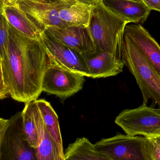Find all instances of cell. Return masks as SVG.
<instances>
[{
	"instance_id": "8992f818",
	"label": "cell",
	"mask_w": 160,
	"mask_h": 160,
	"mask_svg": "<svg viewBox=\"0 0 160 160\" xmlns=\"http://www.w3.org/2000/svg\"><path fill=\"white\" fill-rule=\"evenodd\" d=\"M0 160H38L36 149L24 135L22 112L8 119L0 144Z\"/></svg>"
},
{
	"instance_id": "9c48e42d",
	"label": "cell",
	"mask_w": 160,
	"mask_h": 160,
	"mask_svg": "<svg viewBox=\"0 0 160 160\" xmlns=\"http://www.w3.org/2000/svg\"><path fill=\"white\" fill-rule=\"evenodd\" d=\"M40 40L48 56L56 64L70 71L89 78V72L81 54L58 42L47 34L45 31Z\"/></svg>"
},
{
	"instance_id": "4fadbf2b",
	"label": "cell",
	"mask_w": 160,
	"mask_h": 160,
	"mask_svg": "<svg viewBox=\"0 0 160 160\" xmlns=\"http://www.w3.org/2000/svg\"><path fill=\"white\" fill-rule=\"evenodd\" d=\"M33 115L38 133V146L36 149L38 160H53L59 155H64L48 131L38 107L36 100L32 101Z\"/></svg>"
},
{
	"instance_id": "ba28073f",
	"label": "cell",
	"mask_w": 160,
	"mask_h": 160,
	"mask_svg": "<svg viewBox=\"0 0 160 160\" xmlns=\"http://www.w3.org/2000/svg\"><path fill=\"white\" fill-rule=\"evenodd\" d=\"M75 0H57L50 3L36 1L21 0L20 8L45 31L50 26H68L60 18L59 12L62 8L76 2Z\"/></svg>"
},
{
	"instance_id": "1f68e13d",
	"label": "cell",
	"mask_w": 160,
	"mask_h": 160,
	"mask_svg": "<svg viewBox=\"0 0 160 160\" xmlns=\"http://www.w3.org/2000/svg\"><path fill=\"white\" fill-rule=\"evenodd\" d=\"M134 1H142V0H134Z\"/></svg>"
},
{
	"instance_id": "7c38bea8",
	"label": "cell",
	"mask_w": 160,
	"mask_h": 160,
	"mask_svg": "<svg viewBox=\"0 0 160 160\" xmlns=\"http://www.w3.org/2000/svg\"><path fill=\"white\" fill-rule=\"evenodd\" d=\"M81 55L91 78L116 76L123 71L125 66L122 60L108 52L96 50L92 54Z\"/></svg>"
},
{
	"instance_id": "e0dca14e",
	"label": "cell",
	"mask_w": 160,
	"mask_h": 160,
	"mask_svg": "<svg viewBox=\"0 0 160 160\" xmlns=\"http://www.w3.org/2000/svg\"><path fill=\"white\" fill-rule=\"evenodd\" d=\"M66 160H113L98 151L87 138H78L64 153Z\"/></svg>"
},
{
	"instance_id": "ffe728a7",
	"label": "cell",
	"mask_w": 160,
	"mask_h": 160,
	"mask_svg": "<svg viewBox=\"0 0 160 160\" xmlns=\"http://www.w3.org/2000/svg\"><path fill=\"white\" fill-rule=\"evenodd\" d=\"M9 22L3 15L0 13V56L3 58L6 51L8 38Z\"/></svg>"
},
{
	"instance_id": "9a60e30c",
	"label": "cell",
	"mask_w": 160,
	"mask_h": 160,
	"mask_svg": "<svg viewBox=\"0 0 160 160\" xmlns=\"http://www.w3.org/2000/svg\"><path fill=\"white\" fill-rule=\"evenodd\" d=\"M2 14L9 24L23 35L32 39H40L44 30L30 18L19 6L4 4Z\"/></svg>"
},
{
	"instance_id": "5bb4252c",
	"label": "cell",
	"mask_w": 160,
	"mask_h": 160,
	"mask_svg": "<svg viewBox=\"0 0 160 160\" xmlns=\"http://www.w3.org/2000/svg\"><path fill=\"white\" fill-rule=\"evenodd\" d=\"M103 4L116 15L128 22L136 24L147 20L151 10L142 1L134 0H102Z\"/></svg>"
},
{
	"instance_id": "603a6c76",
	"label": "cell",
	"mask_w": 160,
	"mask_h": 160,
	"mask_svg": "<svg viewBox=\"0 0 160 160\" xmlns=\"http://www.w3.org/2000/svg\"><path fill=\"white\" fill-rule=\"evenodd\" d=\"M150 10L160 12V0H142Z\"/></svg>"
},
{
	"instance_id": "f1b7e54d",
	"label": "cell",
	"mask_w": 160,
	"mask_h": 160,
	"mask_svg": "<svg viewBox=\"0 0 160 160\" xmlns=\"http://www.w3.org/2000/svg\"><path fill=\"white\" fill-rule=\"evenodd\" d=\"M41 1L44 2L50 3L52 2H56L57 0H41Z\"/></svg>"
},
{
	"instance_id": "83f0119b",
	"label": "cell",
	"mask_w": 160,
	"mask_h": 160,
	"mask_svg": "<svg viewBox=\"0 0 160 160\" xmlns=\"http://www.w3.org/2000/svg\"><path fill=\"white\" fill-rule=\"evenodd\" d=\"M4 2V0H0V13L2 12Z\"/></svg>"
},
{
	"instance_id": "3957f363",
	"label": "cell",
	"mask_w": 160,
	"mask_h": 160,
	"mask_svg": "<svg viewBox=\"0 0 160 160\" xmlns=\"http://www.w3.org/2000/svg\"><path fill=\"white\" fill-rule=\"evenodd\" d=\"M124 65L134 76L142 91L143 103L160 109V76L135 44L124 35L121 52Z\"/></svg>"
},
{
	"instance_id": "d6986e66",
	"label": "cell",
	"mask_w": 160,
	"mask_h": 160,
	"mask_svg": "<svg viewBox=\"0 0 160 160\" xmlns=\"http://www.w3.org/2000/svg\"><path fill=\"white\" fill-rule=\"evenodd\" d=\"M22 113L23 131L25 138L29 144L36 149L37 148L38 140L32 110V101L25 103Z\"/></svg>"
},
{
	"instance_id": "5b68a950",
	"label": "cell",
	"mask_w": 160,
	"mask_h": 160,
	"mask_svg": "<svg viewBox=\"0 0 160 160\" xmlns=\"http://www.w3.org/2000/svg\"><path fill=\"white\" fill-rule=\"evenodd\" d=\"M115 122L126 134L147 138L160 137V109L143 103L138 108L123 110Z\"/></svg>"
},
{
	"instance_id": "cb8c5ba5",
	"label": "cell",
	"mask_w": 160,
	"mask_h": 160,
	"mask_svg": "<svg viewBox=\"0 0 160 160\" xmlns=\"http://www.w3.org/2000/svg\"><path fill=\"white\" fill-rule=\"evenodd\" d=\"M8 119H4L0 118V144L2 139L6 128L8 123Z\"/></svg>"
},
{
	"instance_id": "52a82bcc",
	"label": "cell",
	"mask_w": 160,
	"mask_h": 160,
	"mask_svg": "<svg viewBox=\"0 0 160 160\" xmlns=\"http://www.w3.org/2000/svg\"><path fill=\"white\" fill-rule=\"evenodd\" d=\"M84 82V76L60 66L48 56L42 80V91L66 99L81 90Z\"/></svg>"
},
{
	"instance_id": "30bf717a",
	"label": "cell",
	"mask_w": 160,
	"mask_h": 160,
	"mask_svg": "<svg viewBox=\"0 0 160 160\" xmlns=\"http://www.w3.org/2000/svg\"><path fill=\"white\" fill-rule=\"evenodd\" d=\"M45 32L63 45L80 54H92L96 48L88 28L73 26H50Z\"/></svg>"
},
{
	"instance_id": "d4e9b609",
	"label": "cell",
	"mask_w": 160,
	"mask_h": 160,
	"mask_svg": "<svg viewBox=\"0 0 160 160\" xmlns=\"http://www.w3.org/2000/svg\"><path fill=\"white\" fill-rule=\"evenodd\" d=\"M75 1L87 4L96 5L98 3L102 2V0H75Z\"/></svg>"
},
{
	"instance_id": "7a4b0ae2",
	"label": "cell",
	"mask_w": 160,
	"mask_h": 160,
	"mask_svg": "<svg viewBox=\"0 0 160 160\" xmlns=\"http://www.w3.org/2000/svg\"><path fill=\"white\" fill-rule=\"evenodd\" d=\"M128 23L112 12L102 2L95 5L88 29L96 50L108 52L122 60L124 31Z\"/></svg>"
},
{
	"instance_id": "4316f807",
	"label": "cell",
	"mask_w": 160,
	"mask_h": 160,
	"mask_svg": "<svg viewBox=\"0 0 160 160\" xmlns=\"http://www.w3.org/2000/svg\"><path fill=\"white\" fill-rule=\"evenodd\" d=\"M53 160H66L65 158L64 155H59L58 157H56L55 159Z\"/></svg>"
},
{
	"instance_id": "6da1fadb",
	"label": "cell",
	"mask_w": 160,
	"mask_h": 160,
	"mask_svg": "<svg viewBox=\"0 0 160 160\" xmlns=\"http://www.w3.org/2000/svg\"><path fill=\"white\" fill-rule=\"evenodd\" d=\"M48 62L41 40L23 35L9 23L6 51L2 59L4 82L8 95L20 102L37 100Z\"/></svg>"
},
{
	"instance_id": "ac0fdd59",
	"label": "cell",
	"mask_w": 160,
	"mask_h": 160,
	"mask_svg": "<svg viewBox=\"0 0 160 160\" xmlns=\"http://www.w3.org/2000/svg\"><path fill=\"white\" fill-rule=\"evenodd\" d=\"M36 103L47 130L60 148L63 150L58 115L50 103L45 100H36Z\"/></svg>"
},
{
	"instance_id": "2e32d148",
	"label": "cell",
	"mask_w": 160,
	"mask_h": 160,
	"mask_svg": "<svg viewBox=\"0 0 160 160\" xmlns=\"http://www.w3.org/2000/svg\"><path fill=\"white\" fill-rule=\"evenodd\" d=\"M94 6L76 2L60 10V18L68 26L88 28L90 24Z\"/></svg>"
},
{
	"instance_id": "8fae6325",
	"label": "cell",
	"mask_w": 160,
	"mask_h": 160,
	"mask_svg": "<svg viewBox=\"0 0 160 160\" xmlns=\"http://www.w3.org/2000/svg\"><path fill=\"white\" fill-rule=\"evenodd\" d=\"M124 35L132 41L160 76V47L141 24H127Z\"/></svg>"
},
{
	"instance_id": "44dd1931",
	"label": "cell",
	"mask_w": 160,
	"mask_h": 160,
	"mask_svg": "<svg viewBox=\"0 0 160 160\" xmlns=\"http://www.w3.org/2000/svg\"><path fill=\"white\" fill-rule=\"evenodd\" d=\"M154 160H160V144L157 138H148Z\"/></svg>"
},
{
	"instance_id": "f546056e",
	"label": "cell",
	"mask_w": 160,
	"mask_h": 160,
	"mask_svg": "<svg viewBox=\"0 0 160 160\" xmlns=\"http://www.w3.org/2000/svg\"><path fill=\"white\" fill-rule=\"evenodd\" d=\"M157 139H158V141L159 143L160 144V137H159V138H157Z\"/></svg>"
},
{
	"instance_id": "4dcf8cb0",
	"label": "cell",
	"mask_w": 160,
	"mask_h": 160,
	"mask_svg": "<svg viewBox=\"0 0 160 160\" xmlns=\"http://www.w3.org/2000/svg\"><path fill=\"white\" fill-rule=\"evenodd\" d=\"M30 1H38V2H43L42 1H41V0H30Z\"/></svg>"
},
{
	"instance_id": "7402d4cb",
	"label": "cell",
	"mask_w": 160,
	"mask_h": 160,
	"mask_svg": "<svg viewBox=\"0 0 160 160\" xmlns=\"http://www.w3.org/2000/svg\"><path fill=\"white\" fill-rule=\"evenodd\" d=\"M5 86L3 77L2 68V59L0 56V99H3L8 96Z\"/></svg>"
},
{
	"instance_id": "277c9868",
	"label": "cell",
	"mask_w": 160,
	"mask_h": 160,
	"mask_svg": "<svg viewBox=\"0 0 160 160\" xmlns=\"http://www.w3.org/2000/svg\"><path fill=\"white\" fill-rule=\"evenodd\" d=\"M95 148L113 160H154L148 138L124 135L102 139L94 144Z\"/></svg>"
},
{
	"instance_id": "484cf974",
	"label": "cell",
	"mask_w": 160,
	"mask_h": 160,
	"mask_svg": "<svg viewBox=\"0 0 160 160\" xmlns=\"http://www.w3.org/2000/svg\"><path fill=\"white\" fill-rule=\"evenodd\" d=\"M21 0H4V4L13 6L19 7V2Z\"/></svg>"
}]
</instances>
